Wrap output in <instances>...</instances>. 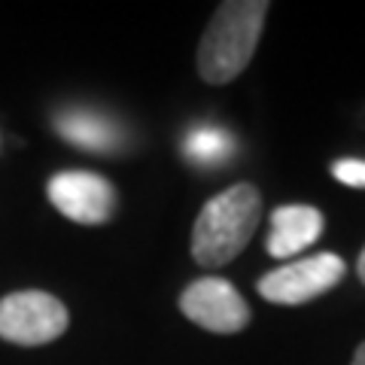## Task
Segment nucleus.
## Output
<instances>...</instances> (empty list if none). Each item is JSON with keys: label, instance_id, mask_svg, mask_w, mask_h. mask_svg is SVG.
Instances as JSON below:
<instances>
[{"label": "nucleus", "instance_id": "f257e3e1", "mask_svg": "<svg viewBox=\"0 0 365 365\" xmlns=\"http://www.w3.org/2000/svg\"><path fill=\"white\" fill-rule=\"evenodd\" d=\"M262 216V198L250 182H235L201 207L192 228V256L204 268H222L250 244Z\"/></svg>", "mask_w": 365, "mask_h": 365}, {"label": "nucleus", "instance_id": "f03ea898", "mask_svg": "<svg viewBox=\"0 0 365 365\" xmlns=\"http://www.w3.org/2000/svg\"><path fill=\"white\" fill-rule=\"evenodd\" d=\"M265 0H232L216 9L198 46V73L210 86H225L250 64L265 25Z\"/></svg>", "mask_w": 365, "mask_h": 365}, {"label": "nucleus", "instance_id": "7ed1b4c3", "mask_svg": "<svg viewBox=\"0 0 365 365\" xmlns=\"http://www.w3.org/2000/svg\"><path fill=\"white\" fill-rule=\"evenodd\" d=\"M67 329V307L49 292L25 289L0 299V338L37 347L61 338Z\"/></svg>", "mask_w": 365, "mask_h": 365}, {"label": "nucleus", "instance_id": "20e7f679", "mask_svg": "<svg viewBox=\"0 0 365 365\" xmlns=\"http://www.w3.org/2000/svg\"><path fill=\"white\" fill-rule=\"evenodd\" d=\"M344 271H347L344 259L335 253L304 256L265 274L259 280V295L274 304H304L317 299V295L329 292L332 287H338Z\"/></svg>", "mask_w": 365, "mask_h": 365}, {"label": "nucleus", "instance_id": "39448f33", "mask_svg": "<svg viewBox=\"0 0 365 365\" xmlns=\"http://www.w3.org/2000/svg\"><path fill=\"white\" fill-rule=\"evenodd\" d=\"M180 307L192 323L216 335H235L250 323L244 295L222 277H201L180 295Z\"/></svg>", "mask_w": 365, "mask_h": 365}, {"label": "nucleus", "instance_id": "423d86ee", "mask_svg": "<svg viewBox=\"0 0 365 365\" xmlns=\"http://www.w3.org/2000/svg\"><path fill=\"white\" fill-rule=\"evenodd\" d=\"M49 201L67 220L83 225H101L113 216L116 192L110 180L88 174V170H64L49 180Z\"/></svg>", "mask_w": 365, "mask_h": 365}, {"label": "nucleus", "instance_id": "0eeeda50", "mask_svg": "<svg viewBox=\"0 0 365 365\" xmlns=\"http://www.w3.org/2000/svg\"><path fill=\"white\" fill-rule=\"evenodd\" d=\"M323 213L311 204H283L271 213V232H268V253L277 259L299 256L302 250L317 244L323 235Z\"/></svg>", "mask_w": 365, "mask_h": 365}, {"label": "nucleus", "instance_id": "6e6552de", "mask_svg": "<svg viewBox=\"0 0 365 365\" xmlns=\"http://www.w3.org/2000/svg\"><path fill=\"white\" fill-rule=\"evenodd\" d=\"M55 128L67 143L91 153H110L122 143V131L116 128V122L95 110H64L55 119Z\"/></svg>", "mask_w": 365, "mask_h": 365}, {"label": "nucleus", "instance_id": "1a4fd4ad", "mask_svg": "<svg viewBox=\"0 0 365 365\" xmlns=\"http://www.w3.org/2000/svg\"><path fill=\"white\" fill-rule=\"evenodd\" d=\"M235 143H232V134L222 131V128H195L186 143H182V153H186L189 162H195L201 168H213V165H222L228 162V155H232Z\"/></svg>", "mask_w": 365, "mask_h": 365}, {"label": "nucleus", "instance_id": "9d476101", "mask_svg": "<svg viewBox=\"0 0 365 365\" xmlns=\"http://www.w3.org/2000/svg\"><path fill=\"white\" fill-rule=\"evenodd\" d=\"M332 174L338 182L350 189H365V162L362 158H338L332 165Z\"/></svg>", "mask_w": 365, "mask_h": 365}, {"label": "nucleus", "instance_id": "9b49d317", "mask_svg": "<svg viewBox=\"0 0 365 365\" xmlns=\"http://www.w3.org/2000/svg\"><path fill=\"white\" fill-rule=\"evenodd\" d=\"M353 365H365V344L356 347V356H353Z\"/></svg>", "mask_w": 365, "mask_h": 365}, {"label": "nucleus", "instance_id": "f8f14e48", "mask_svg": "<svg viewBox=\"0 0 365 365\" xmlns=\"http://www.w3.org/2000/svg\"><path fill=\"white\" fill-rule=\"evenodd\" d=\"M356 271H359V280L365 283V250H362V256H359V262H356Z\"/></svg>", "mask_w": 365, "mask_h": 365}]
</instances>
